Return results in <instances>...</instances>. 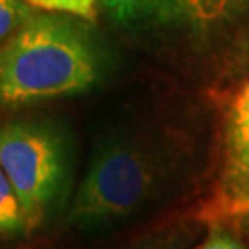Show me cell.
<instances>
[{"label":"cell","mask_w":249,"mask_h":249,"mask_svg":"<svg viewBox=\"0 0 249 249\" xmlns=\"http://www.w3.org/2000/svg\"><path fill=\"white\" fill-rule=\"evenodd\" d=\"M96 57L83 37L52 17H32L0 46V104L20 106L89 89Z\"/></svg>","instance_id":"6da1fadb"},{"label":"cell","mask_w":249,"mask_h":249,"mask_svg":"<svg viewBox=\"0 0 249 249\" xmlns=\"http://www.w3.org/2000/svg\"><path fill=\"white\" fill-rule=\"evenodd\" d=\"M20 234H28L24 214L6 172L0 166V238H15Z\"/></svg>","instance_id":"52a82bcc"},{"label":"cell","mask_w":249,"mask_h":249,"mask_svg":"<svg viewBox=\"0 0 249 249\" xmlns=\"http://www.w3.org/2000/svg\"><path fill=\"white\" fill-rule=\"evenodd\" d=\"M116 20H133L153 11V0H100Z\"/></svg>","instance_id":"30bf717a"},{"label":"cell","mask_w":249,"mask_h":249,"mask_svg":"<svg viewBox=\"0 0 249 249\" xmlns=\"http://www.w3.org/2000/svg\"><path fill=\"white\" fill-rule=\"evenodd\" d=\"M24 2L46 11H61L83 18H94L96 13V0H24Z\"/></svg>","instance_id":"9c48e42d"},{"label":"cell","mask_w":249,"mask_h":249,"mask_svg":"<svg viewBox=\"0 0 249 249\" xmlns=\"http://www.w3.org/2000/svg\"><path fill=\"white\" fill-rule=\"evenodd\" d=\"M196 216L209 227L249 220V80L227 113L220 174L213 196Z\"/></svg>","instance_id":"277c9868"},{"label":"cell","mask_w":249,"mask_h":249,"mask_svg":"<svg viewBox=\"0 0 249 249\" xmlns=\"http://www.w3.org/2000/svg\"><path fill=\"white\" fill-rule=\"evenodd\" d=\"M196 249H244V248L232 238L229 232L223 231L220 225H214V227H211L209 236Z\"/></svg>","instance_id":"8fae6325"},{"label":"cell","mask_w":249,"mask_h":249,"mask_svg":"<svg viewBox=\"0 0 249 249\" xmlns=\"http://www.w3.org/2000/svg\"><path fill=\"white\" fill-rule=\"evenodd\" d=\"M170 168L151 146L118 137L100 146L71 209V223L81 229L124 222L151 209L166 192Z\"/></svg>","instance_id":"7a4b0ae2"},{"label":"cell","mask_w":249,"mask_h":249,"mask_svg":"<svg viewBox=\"0 0 249 249\" xmlns=\"http://www.w3.org/2000/svg\"><path fill=\"white\" fill-rule=\"evenodd\" d=\"M207 227L196 214L170 220L142 234L125 249H190Z\"/></svg>","instance_id":"8992f818"},{"label":"cell","mask_w":249,"mask_h":249,"mask_svg":"<svg viewBox=\"0 0 249 249\" xmlns=\"http://www.w3.org/2000/svg\"><path fill=\"white\" fill-rule=\"evenodd\" d=\"M32 17L30 4L24 0H0V43L13 36Z\"/></svg>","instance_id":"ba28073f"},{"label":"cell","mask_w":249,"mask_h":249,"mask_svg":"<svg viewBox=\"0 0 249 249\" xmlns=\"http://www.w3.org/2000/svg\"><path fill=\"white\" fill-rule=\"evenodd\" d=\"M242 0H153V13L164 20L211 24L238 8Z\"/></svg>","instance_id":"5b68a950"},{"label":"cell","mask_w":249,"mask_h":249,"mask_svg":"<svg viewBox=\"0 0 249 249\" xmlns=\"http://www.w3.org/2000/svg\"><path fill=\"white\" fill-rule=\"evenodd\" d=\"M0 166L18 197L26 231L59 211L67 194V155L59 135L37 122L0 125Z\"/></svg>","instance_id":"3957f363"}]
</instances>
